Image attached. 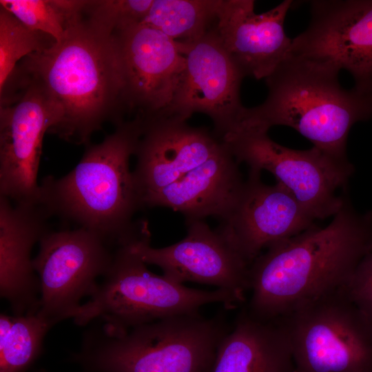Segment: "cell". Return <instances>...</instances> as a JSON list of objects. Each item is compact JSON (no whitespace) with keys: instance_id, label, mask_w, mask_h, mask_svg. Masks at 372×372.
<instances>
[{"instance_id":"1","label":"cell","mask_w":372,"mask_h":372,"mask_svg":"<svg viewBox=\"0 0 372 372\" xmlns=\"http://www.w3.org/2000/svg\"><path fill=\"white\" fill-rule=\"evenodd\" d=\"M83 12L68 21L60 41L23 59L7 83L38 87L56 112L48 132L87 145L104 123L124 122L128 110L118 39Z\"/></svg>"},{"instance_id":"2","label":"cell","mask_w":372,"mask_h":372,"mask_svg":"<svg viewBox=\"0 0 372 372\" xmlns=\"http://www.w3.org/2000/svg\"><path fill=\"white\" fill-rule=\"evenodd\" d=\"M371 252L372 211L358 213L346 198L329 225H313L252 262L246 308L258 319H278L346 286Z\"/></svg>"},{"instance_id":"3","label":"cell","mask_w":372,"mask_h":372,"mask_svg":"<svg viewBox=\"0 0 372 372\" xmlns=\"http://www.w3.org/2000/svg\"><path fill=\"white\" fill-rule=\"evenodd\" d=\"M143 117L125 121L112 134L86 149L73 169L39 184L38 204L51 217L59 216L90 230L110 245L125 244L141 231L132 221L141 207L130 160L143 133Z\"/></svg>"},{"instance_id":"4","label":"cell","mask_w":372,"mask_h":372,"mask_svg":"<svg viewBox=\"0 0 372 372\" xmlns=\"http://www.w3.org/2000/svg\"><path fill=\"white\" fill-rule=\"evenodd\" d=\"M340 70L324 62L293 53L265 79L268 94L254 107H244L236 127L268 132L292 127L324 152L347 157L351 128L372 117V86L343 88Z\"/></svg>"},{"instance_id":"5","label":"cell","mask_w":372,"mask_h":372,"mask_svg":"<svg viewBox=\"0 0 372 372\" xmlns=\"http://www.w3.org/2000/svg\"><path fill=\"white\" fill-rule=\"evenodd\" d=\"M223 315L173 316L111 335L87 331L73 358L85 372H212L229 331Z\"/></svg>"},{"instance_id":"6","label":"cell","mask_w":372,"mask_h":372,"mask_svg":"<svg viewBox=\"0 0 372 372\" xmlns=\"http://www.w3.org/2000/svg\"><path fill=\"white\" fill-rule=\"evenodd\" d=\"M130 242L114 251L112 265L87 302L72 319L85 326L101 320L107 333L117 335L163 318L199 314L200 307L219 302L230 309L245 300L223 289L213 291L185 287L151 272L132 250Z\"/></svg>"},{"instance_id":"7","label":"cell","mask_w":372,"mask_h":372,"mask_svg":"<svg viewBox=\"0 0 372 372\" xmlns=\"http://www.w3.org/2000/svg\"><path fill=\"white\" fill-rule=\"evenodd\" d=\"M276 320L296 372H372V322L344 287Z\"/></svg>"},{"instance_id":"8","label":"cell","mask_w":372,"mask_h":372,"mask_svg":"<svg viewBox=\"0 0 372 372\" xmlns=\"http://www.w3.org/2000/svg\"><path fill=\"white\" fill-rule=\"evenodd\" d=\"M238 163L249 171L269 172L314 219L333 216L346 197L337 192L347 185L354 167L313 146L293 149L273 141L268 132L237 128L220 139Z\"/></svg>"},{"instance_id":"9","label":"cell","mask_w":372,"mask_h":372,"mask_svg":"<svg viewBox=\"0 0 372 372\" xmlns=\"http://www.w3.org/2000/svg\"><path fill=\"white\" fill-rule=\"evenodd\" d=\"M33 258L40 284L38 313L54 324L72 318L85 296H90L113 260L110 245L83 227L48 231Z\"/></svg>"},{"instance_id":"10","label":"cell","mask_w":372,"mask_h":372,"mask_svg":"<svg viewBox=\"0 0 372 372\" xmlns=\"http://www.w3.org/2000/svg\"><path fill=\"white\" fill-rule=\"evenodd\" d=\"M12 87L1 99L0 196L14 204H38L43 139L57 122L56 110L36 86Z\"/></svg>"},{"instance_id":"11","label":"cell","mask_w":372,"mask_h":372,"mask_svg":"<svg viewBox=\"0 0 372 372\" xmlns=\"http://www.w3.org/2000/svg\"><path fill=\"white\" fill-rule=\"evenodd\" d=\"M178 43L185 68L172 103L160 116L187 121L194 112L205 114L214 123V134L221 139L236 127L245 107L240 96L245 75L214 28L197 41Z\"/></svg>"},{"instance_id":"12","label":"cell","mask_w":372,"mask_h":372,"mask_svg":"<svg viewBox=\"0 0 372 372\" xmlns=\"http://www.w3.org/2000/svg\"><path fill=\"white\" fill-rule=\"evenodd\" d=\"M310 10L292 53L348 71L354 85L372 86V0H314Z\"/></svg>"},{"instance_id":"13","label":"cell","mask_w":372,"mask_h":372,"mask_svg":"<svg viewBox=\"0 0 372 372\" xmlns=\"http://www.w3.org/2000/svg\"><path fill=\"white\" fill-rule=\"evenodd\" d=\"M216 229L249 265L263 250L307 230L314 219L276 183L266 185L260 172L248 178L230 211Z\"/></svg>"},{"instance_id":"14","label":"cell","mask_w":372,"mask_h":372,"mask_svg":"<svg viewBox=\"0 0 372 372\" xmlns=\"http://www.w3.org/2000/svg\"><path fill=\"white\" fill-rule=\"evenodd\" d=\"M186 224L187 236L172 245L152 247L149 234L130 246L144 262L159 267L173 281L214 285L245 300L249 265L202 219L186 218Z\"/></svg>"},{"instance_id":"15","label":"cell","mask_w":372,"mask_h":372,"mask_svg":"<svg viewBox=\"0 0 372 372\" xmlns=\"http://www.w3.org/2000/svg\"><path fill=\"white\" fill-rule=\"evenodd\" d=\"M118 41L129 112L143 117L163 114L173 102L185 68L178 42L139 23L114 33Z\"/></svg>"},{"instance_id":"16","label":"cell","mask_w":372,"mask_h":372,"mask_svg":"<svg viewBox=\"0 0 372 372\" xmlns=\"http://www.w3.org/2000/svg\"><path fill=\"white\" fill-rule=\"evenodd\" d=\"M142 117L132 172L141 207L154 194L205 162L223 143L207 129L192 127L178 117Z\"/></svg>"},{"instance_id":"17","label":"cell","mask_w":372,"mask_h":372,"mask_svg":"<svg viewBox=\"0 0 372 372\" xmlns=\"http://www.w3.org/2000/svg\"><path fill=\"white\" fill-rule=\"evenodd\" d=\"M293 1L285 0L262 13L253 0H221L215 30L245 76L266 79L292 53L284 23Z\"/></svg>"},{"instance_id":"18","label":"cell","mask_w":372,"mask_h":372,"mask_svg":"<svg viewBox=\"0 0 372 372\" xmlns=\"http://www.w3.org/2000/svg\"><path fill=\"white\" fill-rule=\"evenodd\" d=\"M50 216L39 204H14L0 196V296L12 315L37 313L40 284L31 252L48 232Z\"/></svg>"},{"instance_id":"19","label":"cell","mask_w":372,"mask_h":372,"mask_svg":"<svg viewBox=\"0 0 372 372\" xmlns=\"http://www.w3.org/2000/svg\"><path fill=\"white\" fill-rule=\"evenodd\" d=\"M205 162L149 197L143 207H166L186 218H223L243 186L238 162L222 141Z\"/></svg>"},{"instance_id":"20","label":"cell","mask_w":372,"mask_h":372,"mask_svg":"<svg viewBox=\"0 0 372 372\" xmlns=\"http://www.w3.org/2000/svg\"><path fill=\"white\" fill-rule=\"evenodd\" d=\"M212 372H296L282 323L258 319L243 308L219 344Z\"/></svg>"},{"instance_id":"21","label":"cell","mask_w":372,"mask_h":372,"mask_svg":"<svg viewBox=\"0 0 372 372\" xmlns=\"http://www.w3.org/2000/svg\"><path fill=\"white\" fill-rule=\"evenodd\" d=\"M221 0H153L142 21L181 43L197 41L214 28Z\"/></svg>"},{"instance_id":"22","label":"cell","mask_w":372,"mask_h":372,"mask_svg":"<svg viewBox=\"0 0 372 372\" xmlns=\"http://www.w3.org/2000/svg\"><path fill=\"white\" fill-rule=\"evenodd\" d=\"M55 324L37 313L0 315V372H25L41 353Z\"/></svg>"},{"instance_id":"23","label":"cell","mask_w":372,"mask_h":372,"mask_svg":"<svg viewBox=\"0 0 372 372\" xmlns=\"http://www.w3.org/2000/svg\"><path fill=\"white\" fill-rule=\"evenodd\" d=\"M87 1L0 0V6L30 29L50 37H64L68 21L82 12Z\"/></svg>"},{"instance_id":"24","label":"cell","mask_w":372,"mask_h":372,"mask_svg":"<svg viewBox=\"0 0 372 372\" xmlns=\"http://www.w3.org/2000/svg\"><path fill=\"white\" fill-rule=\"evenodd\" d=\"M18 20L3 7L0 8V94L19 60L53 42L45 43L41 35Z\"/></svg>"},{"instance_id":"25","label":"cell","mask_w":372,"mask_h":372,"mask_svg":"<svg viewBox=\"0 0 372 372\" xmlns=\"http://www.w3.org/2000/svg\"><path fill=\"white\" fill-rule=\"evenodd\" d=\"M153 0L87 1L83 10L92 23L114 33L141 23Z\"/></svg>"},{"instance_id":"26","label":"cell","mask_w":372,"mask_h":372,"mask_svg":"<svg viewBox=\"0 0 372 372\" xmlns=\"http://www.w3.org/2000/svg\"><path fill=\"white\" fill-rule=\"evenodd\" d=\"M344 288L372 322V252L360 263Z\"/></svg>"},{"instance_id":"27","label":"cell","mask_w":372,"mask_h":372,"mask_svg":"<svg viewBox=\"0 0 372 372\" xmlns=\"http://www.w3.org/2000/svg\"><path fill=\"white\" fill-rule=\"evenodd\" d=\"M38 372H45V371H38Z\"/></svg>"}]
</instances>
